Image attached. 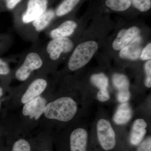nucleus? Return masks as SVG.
<instances>
[{"instance_id": "17", "label": "nucleus", "mask_w": 151, "mask_h": 151, "mask_svg": "<svg viewBox=\"0 0 151 151\" xmlns=\"http://www.w3.org/2000/svg\"><path fill=\"white\" fill-rule=\"evenodd\" d=\"M81 0H63L57 8L55 11V15L63 16L73 10Z\"/></svg>"}, {"instance_id": "18", "label": "nucleus", "mask_w": 151, "mask_h": 151, "mask_svg": "<svg viewBox=\"0 0 151 151\" xmlns=\"http://www.w3.org/2000/svg\"><path fill=\"white\" fill-rule=\"evenodd\" d=\"M105 5L116 12H124L129 8L132 0H106Z\"/></svg>"}, {"instance_id": "15", "label": "nucleus", "mask_w": 151, "mask_h": 151, "mask_svg": "<svg viewBox=\"0 0 151 151\" xmlns=\"http://www.w3.org/2000/svg\"><path fill=\"white\" fill-rule=\"evenodd\" d=\"M77 24L72 20L66 21L58 27L52 30L50 32V36L52 38L66 37L73 33Z\"/></svg>"}, {"instance_id": "3", "label": "nucleus", "mask_w": 151, "mask_h": 151, "mask_svg": "<svg viewBox=\"0 0 151 151\" xmlns=\"http://www.w3.org/2000/svg\"><path fill=\"white\" fill-rule=\"evenodd\" d=\"M97 131L98 140L105 151L114 148L116 144V134L109 121L101 119L97 122Z\"/></svg>"}, {"instance_id": "16", "label": "nucleus", "mask_w": 151, "mask_h": 151, "mask_svg": "<svg viewBox=\"0 0 151 151\" xmlns=\"http://www.w3.org/2000/svg\"><path fill=\"white\" fill-rule=\"evenodd\" d=\"M55 16V11L54 10L47 9L40 16L32 22L36 30L40 32L45 28Z\"/></svg>"}, {"instance_id": "8", "label": "nucleus", "mask_w": 151, "mask_h": 151, "mask_svg": "<svg viewBox=\"0 0 151 151\" xmlns=\"http://www.w3.org/2000/svg\"><path fill=\"white\" fill-rule=\"evenodd\" d=\"M113 85L118 89L117 99L121 103H127L129 100V81L124 74L115 73L112 78Z\"/></svg>"}, {"instance_id": "25", "label": "nucleus", "mask_w": 151, "mask_h": 151, "mask_svg": "<svg viewBox=\"0 0 151 151\" xmlns=\"http://www.w3.org/2000/svg\"><path fill=\"white\" fill-rule=\"evenodd\" d=\"M110 96L108 89H100L97 93V98L101 102H105L110 99Z\"/></svg>"}, {"instance_id": "28", "label": "nucleus", "mask_w": 151, "mask_h": 151, "mask_svg": "<svg viewBox=\"0 0 151 151\" xmlns=\"http://www.w3.org/2000/svg\"><path fill=\"white\" fill-rule=\"evenodd\" d=\"M3 89L1 86H0V98L3 96Z\"/></svg>"}, {"instance_id": "10", "label": "nucleus", "mask_w": 151, "mask_h": 151, "mask_svg": "<svg viewBox=\"0 0 151 151\" xmlns=\"http://www.w3.org/2000/svg\"><path fill=\"white\" fill-rule=\"evenodd\" d=\"M140 32V29L136 27H132L127 29H122L113 41L112 45L113 48L115 50L122 49L139 36Z\"/></svg>"}, {"instance_id": "23", "label": "nucleus", "mask_w": 151, "mask_h": 151, "mask_svg": "<svg viewBox=\"0 0 151 151\" xmlns=\"http://www.w3.org/2000/svg\"><path fill=\"white\" fill-rule=\"evenodd\" d=\"M145 71L146 73V78L145 84L146 87L151 88V60H148L146 63L145 66Z\"/></svg>"}, {"instance_id": "14", "label": "nucleus", "mask_w": 151, "mask_h": 151, "mask_svg": "<svg viewBox=\"0 0 151 151\" xmlns=\"http://www.w3.org/2000/svg\"><path fill=\"white\" fill-rule=\"evenodd\" d=\"M133 112L129 105L127 103H122L113 116V121L118 125H123L130 121Z\"/></svg>"}, {"instance_id": "12", "label": "nucleus", "mask_w": 151, "mask_h": 151, "mask_svg": "<svg viewBox=\"0 0 151 151\" xmlns=\"http://www.w3.org/2000/svg\"><path fill=\"white\" fill-rule=\"evenodd\" d=\"M47 84L46 80L43 78H37L32 81L22 97V103L25 104L39 96L46 89Z\"/></svg>"}, {"instance_id": "4", "label": "nucleus", "mask_w": 151, "mask_h": 151, "mask_svg": "<svg viewBox=\"0 0 151 151\" xmlns=\"http://www.w3.org/2000/svg\"><path fill=\"white\" fill-rule=\"evenodd\" d=\"M43 62L39 55L36 52H30L16 72V77L19 81H25L33 70L40 68Z\"/></svg>"}, {"instance_id": "26", "label": "nucleus", "mask_w": 151, "mask_h": 151, "mask_svg": "<svg viewBox=\"0 0 151 151\" xmlns=\"http://www.w3.org/2000/svg\"><path fill=\"white\" fill-rule=\"evenodd\" d=\"M140 58L142 60H150L151 58V44L149 43L141 52Z\"/></svg>"}, {"instance_id": "21", "label": "nucleus", "mask_w": 151, "mask_h": 151, "mask_svg": "<svg viewBox=\"0 0 151 151\" xmlns=\"http://www.w3.org/2000/svg\"><path fill=\"white\" fill-rule=\"evenodd\" d=\"M133 6L141 12H146L151 8V0H132Z\"/></svg>"}, {"instance_id": "29", "label": "nucleus", "mask_w": 151, "mask_h": 151, "mask_svg": "<svg viewBox=\"0 0 151 151\" xmlns=\"http://www.w3.org/2000/svg\"><path fill=\"white\" fill-rule=\"evenodd\" d=\"M1 101H0V109H1Z\"/></svg>"}, {"instance_id": "7", "label": "nucleus", "mask_w": 151, "mask_h": 151, "mask_svg": "<svg viewBox=\"0 0 151 151\" xmlns=\"http://www.w3.org/2000/svg\"><path fill=\"white\" fill-rule=\"evenodd\" d=\"M46 100L38 96L25 103L22 110V113L25 116H29L30 119L37 120L44 112L46 105Z\"/></svg>"}, {"instance_id": "9", "label": "nucleus", "mask_w": 151, "mask_h": 151, "mask_svg": "<svg viewBox=\"0 0 151 151\" xmlns=\"http://www.w3.org/2000/svg\"><path fill=\"white\" fill-rule=\"evenodd\" d=\"M88 133L85 129L77 128L73 130L70 137V151H86Z\"/></svg>"}, {"instance_id": "19", "label": "nucleus", "mask_w": 151, "mask_h": 151, "mask_svg": "<svg viewBox=\"0 0 151 151\" xmlns=\"http://www.w3.org/2000/svg\"><path fill=\"white\" fill-rule=\"evenodd\" d=\"M90 81L92 84L98 88L99 90L108 89L109 83L108 78L104 73L93 74L90 77Z\"/></svg>"}, {"instance_id": "27", "label": "nucleus", "mask_w": 151, "mask_h": 151, "mask_svg": "<svg viewBox=\"0 0 151 151\" xmlns=\"http://www.w3.org/2000/svg\"><path fill=\"white\" fill-rule=\"evenodd\" d=\"M10 69L8 64L4 60L0 58V76L8 75Z\"/></svg>"}, {"instance_id": "11", "label": "nucleus", "mask_w": 151, "mask_h": 151, "mask_svg": "<svg viewBox=\"0 0 151 151\" xmlns=\"http://www.w3.org/2000/svg\"><path fill=\"white\" fill-rule=\"evenodd\" d=\"M142 37L138 36L121 49L119 54L120 57L132 60L138 59L142 51Z\"/></svg>"}, {"instance_id": "5", "label": "nucleus", "mask_w": 151, "mask_h": 151, "mask_svg": "<svg viewBox=\"0 0 151 151\" xmlns=\"http://www.w3.org/2000/svg\"><path fill=\"white\" fill-rule=\"evenodd\" d=\"M48 0H28L22 17L24 23H29L40 16L47 9Z\"/></svg>"}, {"instance_id": "13", "label": "nucleus", "mask_w": 151, "mask_h": 151, "mask_svg": "<svg viewBox=\"0 0 151 151\" xmlns=\"http://www.w3.org/2000/svg\"><path fill=\"white\" fill-rule=\"evenodd\" d=\"M147 124L145 120L138 119L135 120L132 126L130 141L133 145H138L142 141L147 133Z\"/></svg>"}, {"instance_id": "6", "label": "nucleus", "mask_w": 151, "mask_h": 151, "mask_svg": "<svg viewBox=\"0 0 151 151\" xmlns=\"http://www.w3.org/2000/svg\"><path fill=\"white\" fill-rule=\"evenodd\" d=\"M73 47V42L68 38H57L49 42L47 51L52 60H56L59 58L61 53L70 52Z\"/></svg>"}, {"instance_id": "24", "label": "nucleus", "mask_w": 151, "mask_h": 151, "mask_svg": "<svg viewBox=\"0 0 151 151\" xmlns=\"http://www.w3.org/2000/svg\"><path fill=\"white\" fill-rule=\"evenodd\" d=\"M137 151H151V138H147L139 145Z\"/></svg>"}, {"instance_id": "22", "label": "nucleus", "mask_w": 151, "mask_h": 151, "mask_svg": "<svg viewBox=\"0 0 151 151\" xmlns=\"http://www.w3.org/2000/svg\"><path fill=\"white\" fill-rule=\"evenodd\" d=\"M22 0H0V5L8 10H12L15 8Z\"/></svg>"}, {"instance_id": "1", "label": "nucleus", "mask_w": 151, "mask_h": 151, "mask_svg": "<svg viewBox=\"0 0 151 151\" xmlns=\"http://www.w3.org/2000/svg\"><path fill=\"white\" fill-rule=\"evenodd\" d=\"M77 110L75 100L70 97H64L47 104L44 113L47 119L67 122L73 119Z\"/></svg>"}, {"instance_id": "2", "label": "nucleus", "mask_w": 151, "mask_h": 151, "mask_svg": "<svg viewBox=\"0 0 151 151\" xmlns=\"http://www.w3.org/2000/svg\"><path fill=\"white\" fill-rule=\"evenodd\" d=\"M98 44L94 41L81 43L76 47L68 63V67L75 70L84 67L92 59L98 49Z\"/></svg>"}, {"instance_id": "20", "label": "nucleus", "mask_w": 151, "mask_h": 151, "mask_svg": "<svg viewBox=\"0 0 151 151\" xmlns=\"http://www.w3.org/2000/svg\"><path fill=\"white\" fill-rule=\"evenodd\" d=\"M11 151H32L29 142L24 139H20L14 142Z\"/></svg>"}]
</instances>
